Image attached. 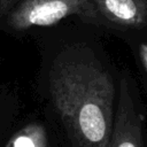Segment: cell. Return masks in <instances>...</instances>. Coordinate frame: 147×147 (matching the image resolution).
Segmentation results:
<instances>
[{
    "label": "cell",
    "mask_w": 147,
    "mask_h": 147,
    "mask_svg": "<svg viewBox=\"0 0 147 147\" xmlns=\"http://www.w3.org/2000/svg\"><path fill=\"white\" fill-rule=\"evenodd\" d=\"M71 16L87 24L106 26L92 0H21L2 21L9 30L22 32L52 26Z\"/></svg>",
    "instance_id": "obj_2"
},
{
    "label": "cell",
    "mask_w": 147,
    "mask_h": 147,
    "mask_svg": "<svg viewBox=\"0 0 147 147\" xmlns=\"http://www.w3.org/2000/svg\"><path fill=\"white\" fill-rule=\"evenodd\" d=\"M138 57L140 61V64L145 71V74L147 75V44L141 42L138 46Z\"/></svg>",
    "instance_id": "obj_7"
},
{
    "label": "cell",
    "mask_w": 147,
    "mask_h": 147,
    "mask_svg": "<svg viewBox=\"0 0 147 147\" xmlns=\"http://www.w3.org/2000/svg\"><path fill=\"white\" fill-rule=\"evenodd\" d=\"M106 26L136 29L147 24V0H92Z\"/></svg>",
    "instance_id": "obj_4"
},
{
    "label": "cell",
    "mask_w": 147,
    "mask_h": 147,
    "mask_svg": "<svg viewBox=\"0 0 147 147\" xmlns=\"http://www.w3.org/2000/svg\"><path fill=\"white\" fill-rule=\"evenodd\" d=\"M146 113L134 80L127 74L119 79L109 147H147Z\"/></svg>",
    "instance_id": "obj_3"
},
{
    "label": "cell",
    "mask_w": 147,
    "mask_h": 147,
    "mask_svg": "<svg viewBox=\"0 0 147 147\" xmlns=\"http://www.w3.org/2000/svg\"><path fill=\"white\" fill-rule=\"evenodd\" d=\"M21 0H0V20H2Z\"/></svg>",
    "instance_id": "obj_6"
},
{
    "label": "cell",
    "mask_w": 147,
    "mask_h": 147,
    "mask_svg": "<svg viewBox=\"0 0 147 147\" xmlns=\"http://www.w3.org/2000/svg\"><path fill=\"white\" fill-rule=\"evenodd\" d=\"M5 147H47V133L42 125L31 123L17 131Z\"/></svg>",
    "instance_id": "obj_5"
},
{
    "label": "cell",
    "mask_w": 147,
    "mask_h": 147,
    "mask_svg": "<svg viewBox=\"0 0 147 147\" xmlns=\"http://www.w3.org/2000/svg\"><path fill=\"white\" fill-rule=\"evenodd\" d=\"M52 100L75 147H109L115 83L96 55L86 46L63 48L49 71Z\"/></svg>",
    "instance_id": "obj_1"
}]
</instances>
